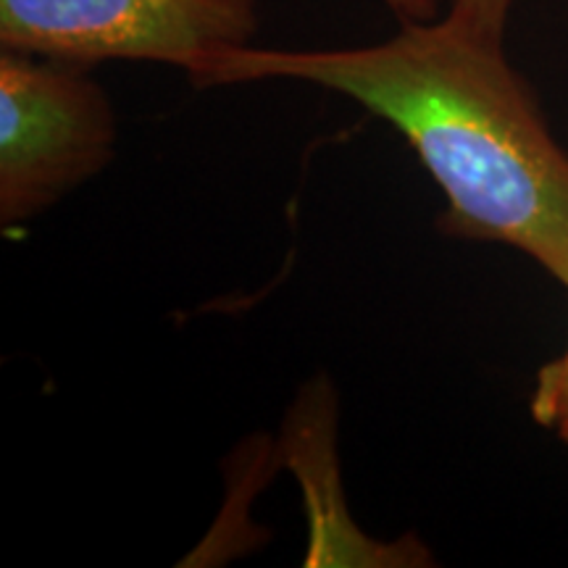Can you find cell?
Instances as JSON below:
<instances>
[{"mask_svg":"<svg viewBox=\"0 0 568 568\" xmlns=\"http://www.w3.org/2000/svg\"><path fill=\"white\" fill-rule=\"evenodd\" d=\"M397 19L403 21H432L437 17V0H382Z\"/></svg>","mask_w":568,"mask_h":568,"instance_id":"cell-6","label":"cell"},{"mask_svg":"<svg viewBox=\"0 0 568 568\" xmlns=\"http://www.w3.org/2000/svg\"><path fill=\"white\" fill-rule=\"evenodd\" d=\"M514 6L516 0H450V11L445 17L460 30L503 42Z\"/></svg>","mask_w":568,"mask_h":568,"instance_id":"cell-5","label":"cell"},{"mask_svg":"<svg viewBox=\"0 0 568 568\" xmlns=\"http://www.w3.org/2000/svg\"><path fill=\"white\" fill-rule=\"evenodd\" d=\"M255 0H0V45L74 67L153 61L190 80L213 55L251 45Z\"/></svg>","mask_w":568,"mask_h":568,"instance_id":"cell-2","label":"cell"},{"mask_svg":"<svg viewBox=\"0 0 568 568\" xmlns=\"http://www.w3.org/2000/svg\"><path fill=\"white\" fill-rule=\"evenodd\" d=\"M295 80L339 92L395 126L439 184V226L514 247L568 293V153L503 42L450 19L403 21L385 42L332 51L232 48L197 88Z\"/></svg>","mask_w":568,"mask_h":568,"instance_id":"cell-1","label":"cell"},{"mask_svg":"<svg viewBox=\"0 0 568 568\" xmlns=\"http://www.w3.org/2000/svg\"><path fill=\"white\" fill-rule=\"evenodd\" d=\"M529 414L537 426L568 447V343L556 358L539 366L529 395Z\"/></svg>","mask_w":568,"mask_h":568,"instance_id":"cell-4","label":"cell"},{"mask_svg":"<svg viewBox=\"0 0 568 568\" xmlns=\"http://www.w3.org/2000/svg\"><path fill=\"white\" fill-rule=\"evenodd\" d=\"M116 113L84 67L0 53V222L21 224L95 176L113 155Z\"/></svg>","mask_w":568,"mask_h":568,"instance_id":"cell-3","label":"cell"}]
</instances>
